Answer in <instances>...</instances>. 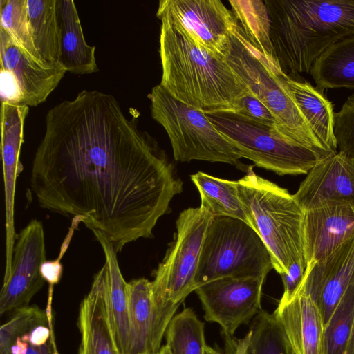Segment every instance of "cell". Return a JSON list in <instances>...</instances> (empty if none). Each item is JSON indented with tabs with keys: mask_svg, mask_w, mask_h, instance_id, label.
Here are the masks:
<instances>
[{
	"mask_svg": "<svg viewBox=\"0 0 354 354\" xmlns=\"http://www.w3.org/2000/svg\"><path fill=\"white\" fill-rule=\"evenodd\" d=\"M53 294H48L46 309L36 305L26 306L12 312L0 328V354H11V348L17 337L33 327L53 321Z\"/></svg>",
	"mask_w": 354,
	"mask_h": 354,
	"instance_id": "obj_31",
	"label": "cell"
},
{
	"mask_svg": "<svg viewBox=\"0 0 354 354\" xmlns=\"http://www.w3.org/2000/svg\"><path fill=\"white\" fill-rule=\"evenodd\" d=\"M1 68L15 78L21 95V105L37 106L57 87L66 71L59 64L41 62L17 45L0 28Z\"/></svg>",
	"mask_w": 354,
	"mask_h": 354,
	"instance_id": "obj_15",
	"label": "cell"
},
{
	"mask_svg": "<svg viewBox=\"0 0 354 354\" xmlns=\"http://www.w3.org/2000/svg\"><path fill=\"white\" fill-rule=\"evenodd\" d=\"M272 268L266 245L250 225L229 216L211 217L195 276L196 289L225 277L265 280Z\"/></svg>",
	"mask_w": 354,
	"mask_h": 354,
	"instance_id": "obj_6",
	"label": "cell"
},
{
	"mask_svg": "<svg viewBox=\"0 0 354 354\" xmlns=\"http://www.w3.org/2000/svg\"><path fill=\"white\" fill-rule=\"evenodd\" d=\"M353 283L354 234L329 254L307 266L297 291L308 294L317 304L325 326Z\"/></svg>",
	"mask_w": 354,
	"mask_h": 354,
	"instance_id": "obj_13",
	"label": "cell"
},
{
	"mask_svg": "<svg viewBox=\"0 0 354 354\" xmlns=\"http://www.w3.org/2000/svg\"><path fill=\"white\" fill-rule=\"evenodd\" d=\"M334 134L339 152L354 162V95L334 115Z\"/></svg>",
	"mask_w": 354,
	"mask_h": 354,
	"instance_id": "obj_33",
	"label": "cell"
},
{
	"mask_svg": "<svg viewBox=\"0 0 354 354\" xmlns=\"http://www.w3.org/2000/svg\"><path fill=\"white\" fill-rule=\"evenodd\" d=\"M55 14L58 35L57 62L75 74L97 71L95 46L86 44L77 8L72 0H56Z\"/></svg>",
	"mask_w": 354,
	"mask_h": 354,
	"instance_id": "obj_20",
	"label": "cell"
},
{
	"mask_svg": "<svg viewBox=\"0 0 354 354\" xmlns=\"http://www.w3.org/2000/svg\"><path fill=\"white\" fill-rule=\"evenodd\" d=\"M346 354H354V321L353 325L352 333L348 342Z\"/></svg>",
	"mask_w": 354,
	"mask_h": 354,
	"instance_id": "obj_37",
	"label": "cell"
},
{
	"mask_svg": "<svg viewBox=\"0 0 354 354\" xmlns=\"http://www.w3.org/2000/svg\"><path fill=\"white\" fill-rule=\"evenodd\" d=\"M273 313L295 354H325L322 314L310 295L296 291L289 300L279 301Z\"/></svg>",
	"mask_w": 354,
	"mask_h": 354,
	"instance_id": "obj_17",
	"label": "cell"
},
{
	"mask_svg": "<svg viewBox=\"0 0 354 354\" xmlns=\"http://www.w3.org/2000/svg\"><path fill=\"white\" fill-rule=\"evenodd\" d=\"M148 97L151 116L166 131L176 161L224 162L247 172L250 166L240 162L239 151L203 111L177 100L159 84Z\"/></svg>",
	"mask_w": 354,
	"mask_h": 354,
	"instance_id": "obj_7",
	"label": "cell"
},
{
	"mask_svg": "<svg viewBox=\"0 0 354 354\" xmlns=\"http://www.w3.org/2000/svg\"><path fill=\"white\" fill-rule=\"evenodd\" d=\"M161 22L159 85L205 113L234 112L249 88L225 57L200 48L167 21Z\"/></svg>",
	"mask_w": 354,
	"mask_h": 354,
	"instance_id": "obj_2",
	"label": "cell"
},
{
	"mask_svg": "<svg viewBox=\"0 0 354 354\" xmlns=\"http://www.w3.org/2000/svg\"><path fill=\"white\" fill-rule=\"evenodd\" d=\"M248 169L237 180V190L249 225L266 245L280 276L296 265L306 268L305 212L293 195Z\"/></svg>",
	"mask_w": 354,
	"mask_h": 354,
	"instance_id": "obj_4",
	"label": "cell"
},
{
	"mask_svg": "<svg viewBox=\"0 0 354 354\" xmlns=\"http://www.w3.org/2000/svg\"><path fill=\"white\" fill-rule=\"evenodd\" d=\"M201 196V207L212 216H229L249 225L239 197L237 181L216 178L198 171L190 176Z\"/></svg>",
	"mask_w": 354,
	"mask_h": 354,
	"instance_id": "obj_27",
	"label": "cell"
},
{
	"mask_svg": "<svg viewBox=\"0 0 354 354\" xmlns=\"http://www.w3.org/2000/svg\"><path fill=\"white\" fill-rule=\"evenodd\" d=\"M270 39L286 74L309 73L333 44L354 36V0H264Z\"/></svg>",
	"mask_w": 354,
	"mask_h": 354,
	"instance_id": "obj_3",
	"label": "cell"
},
{
	"mask_svg": "<svg viewBox=\"0 0 354 354\" xmlns=\"http://www.w3.org/2000/svg\"><path fill=\"white\" fill-rule=\"evenodd\" d=\"M354 321V283L346 290L324 326L325 354H346Z\"/></svg>",
	"mask_w": 354,
	"mask_h": 354,
	"instance_id": "obj_30",
	"label": "cell"
},
{
	"mask_svg": "<svg viewBox=\"0 0 354 354\" xmlns=\"http://www.w3.org/2000/svg\"><path fill=\"white\" fill-rule=\"evenodd\" d=\"M283 81L314 134L326 148L337 152L332 102L306 81L299 82L288 75H284Z\"/></svg>",
	"mask_w": 354,
	"mask_h": 354,
	"instance_id": "obj_23",
	"label": "cell"
},
{
	"mask_svg": "<svg viewBox=\"0 0 354 354\" xmlns=\"http://www.w3.org/2000/svg\"><path fill=\"white\" fill-rule=\"evenodd\" d=\"M156 15L200 48L224 57L237 25L232 10L220 0H161Z\"/></svg>",
	"mask_w": 354,
	"mask_h": 354,
	"instance_id": "obj_10",
	"label": "cell"
},
{
	"mask_svg": "<svg viewBox=\"0 0 354 354\" xmlns=\"http://www.w3.org/2000/svg\"><path fill=\"white\" fill-rule=\"evenodd\" d=\"M292 195L304 212L354 205V162L336 152L314 166Z\"/></svg>",
	"mask_w": 354,
	"mask_h": 354,
	"instance_id": "obj_14",
	"label": "cell"
},
{
	"mask_svg": "<svg viewBox=\"0 0 354 354\" xmlns=\"http://www.w3.org/2000/svg\"><path fill=\"white\" fill-rule=\"evenodd\" d=\"M101 245L109 267L106 309L118 354H127L130 335L128 283L120 271L113 243L100 230H91Z\"/></svg>",
	"mask_w": 354,
	"mask_h": 354,
	"instance_id": "obj_21",
	"label": "cell"
},
{
	"mask_svg": "<svg viewBox=\"0 0 354 354\" xmlns=\"http://www.w3.org/2000/svg\"><path fill=\"white\" fill-rule=\"evenodd\" d=\"M28 106L1 102V149L6 207V257L13 254L17 234L15 231L14 207L17 178L23 170L19 156L24 141V125Z\"/></svg>",
	"mask_w": 354,
	"mask_h": 354,
	"instance_id": "obj_16",
	"label": "cell"
},
{
	"mask_svg": "<svg viewBox=\"0 0 354 354\" xmlns=\"http://www.w3.org/2000/svg\"><path fill=\"white\" fill-rule=\"evenodd\" d=\"M204 354H221V353H219L218 351L215 350L214 348L207 345L205 348Z\"/></svg>",
	"mask_w": 354,
	"mask_h": 354,
	"instance_id": "obj_39",
	"label": "cell"
},
{
	"mask_svg": "<svg viewBox=\"0 0 354 354\" xmlns=\"http://www.w3.org/2000/svg\"><path fill=\"white\" fill-rule=\"evenodd\" d=\"M309 73L322 91L354 88V36L327 48L315 59Z\"/></svg>",
	"mask_w": 354,
	"mask_h": 354,
	"instance_id": "obj_26",
	"label": "cell"
},
{
	"mask_svg": "<svg viewBox=\"0 0 354 354\" xmlns=\"http://www.w3.org/2000/svg\"><path fill=\"white\" fill-rule=\"evenodd\" d=\"M225 340L226 354H295L275 315L263 310L243 338Z\"/></svg>",
	"mask_w": 354,
	"mask_h": 354,
	"instance_id": "obj_25",
	"label": "cell"
},
{
	"mask_svg": "<svg viewBox=\"0 0 354 354\" xmlns=\"http://www.w3.org/2000/svg\"><path fill=\"white\" fill-rule=\"evenodd\" d=\"M130 335L127 354H155V309L152 283L139 278L128 283Z\"/></svg>",
	"mask_w": 354,
	"mask_h": 354,
	"instance_id": "obj_22",
	"label": "cell"
},
{
	"mask_svg": "<svg viewBox=\"0 0 354 354\" xmlns=\"http://www.w3.org/2000/svg\"><path fill=\"white\" fill-rule=\"evenodd\" d=\"M10 273L3 281L0 292V315L28 306L46 281L41 266L46 261L42 223L32 219L17 234Z\"/></svg>",
	"mask_w": 354,
	"mask_h": 354,
	"instance_id": "obj_12",
	"label": "cell"
},
{
	"mask_svg": "<svg viewBox=\"0 0 354 354\" xmlns=\"http://www.w3.org/2000/svg\"><path fill=\"white\" fill-rule=\"evenodd\" d=\"M264 279L225 277L198 287L194 291L204 310L206 321L218 324L225 337L261 310Z\"/></svg>",
	"mask_w": 354,
	"mask_h": 354,
	"instance_id": "obj_11",
	"label": "cell"
},
{
	"mask_svg": "<svg viewBox=\"0 0 354 354\" xmlns=\"http://www.w3.org/2000/svg\"><path fill=\"white\" fill-rule=\"evenodd\" d=\"M234 113L250 121L276 129V120L268 108L250 90L240 99Z\"/></svg>",
	"mask_w": 354,
	"mask_h": 354,
	"instance_id": "obj_34",
	"label": "cell"
},
{
	"mask_svg": "<svg viewBox=\"0 0 354 354\" xmlns=\"http://www.w3.org/2000/svg\"><path fill=\"white\" fill-rule=\"evenodd\" d=\"M212 215L201 207L181 212L176 221L173 243L154 272L152 293L155 309L154 347L160 349L177 308L194 291L195 276L203 239Z\"/></svg>",
	"mask_w": 354,
	"mask_h": 354,
	"instance_id": "obj_5",
	"label": "cell"
},
{
	"mask_svg": "<svg viewBox=\"0 0 354 354\" xmlns=\"http://www.w3.org/2000/svg\"><path fill=\"white\" fill-rule=\"evenodd\" d=\"M155 354H171L169 347L165 344L160 348L158 351Z\"/></svg>",
	"mask_w": 354,
	"mask_h": 354,
	"instance_id": "obj_38",
	"label": "cell"
},
{
	"mask_svg": "<svg viewBox=\"0 0 354 354\" xmlns=\"http://www.w3.org/2000/svg\"><path fill=\"white\" fill-rule=\"evenodd\" d=\"M11 354H59L57 350L55 335L40 343H31L21 337L17 338L11 348Z\"/></svg>",
	"mask_w": 354,
	"mask_h": 354,
	"instance_id": "obj_36",
	"label": "cell"
},
{
	"mask_svg": "<svg viewBox=\"0 0 354 354\" xmlns=\"http://www.w3.org/2000/svg\"><path fill=\"white\" fill-rule=\"evenodd\" d=\"M30 187L41 208L80 218L120 252L153 237L183 182L156 139L113 95L84 90L47 113Z\"/></svg>",
	"mask_w": 354,
	"mask_h": 354,
	"instance_id": "obj_1",
	"label": "cell"
},
{
	"mask_svg": "<svg viewBox=\"0 0 354 354\" xmlns=\"http://www.w3.org/2000/svg\"><path fill=\"white\" fill-rule=\"evenodd\" d=\"M165 335L171 354H204V324L191 308L185 307L173 317Z\"/></svg>",
	"mask_w": 354,
	"mask_h": 354,
	"instance_id": "obj_29",
	"label": "cell"
},
{
	"mask_svg": "<svg viewBox=\"0 0 354 354\" xmlns=\"http://www.w3.org/2000/svg\"><path fill=\"white\" fill-rule=\"evenodd\" d=\"M237 25L248 44L264 58L272 71L286 74L281 69L270 39V19L261 0H230Z\"/></svg>",
	"mask_w": 354,
	"mask_h": 354,
	"instance_id": "obj_24",
	"label": "cell"
},
{
	"mask_svg": "<svg viewBox=\"0 0 354 354\" xmlns=\"http://www.w3.org/2000/svg\"><path fill=\"white\" fill-rule=\"evenodd\" d=\"M306 267L321 260L354 234V205L305 212Z\"/></svg>",
	"mask_w": 354,
	"mask_h": 354,
	"instance_id": "obj_19",
	"label": "cell"
},
{
	"mask_svg": "<svg viewBox=\"0 0 354 354\" xmlns=\"http://www.w3.org/2000/svg\"><path fill=\"white\" fill-rule=\"evenodd\" d=\"M80 223L82 220L79 217H74L72 219L71 227L61 245L58 257L55 260L44 261L41 266V276L49 286H54L62 278L63 266L61 260L68 248L75 230Z\"/></svg>",
	"mask_w": 354,
	"mask_h": 354,
	"instance_id": "obj_35",
	"label": "cell"
},
{
	"mask_svg": "<svg viewBox=\"0 0 354 354\" xmlns=\"http://www.w3.org/2000/svg\"><path fill=\"white\" fill-rule=\"evenodd\" d=\"M56 0H26V11L31 37L45 64L58 63V35L55 14Z\"/></svg>",
	"mask_w": 354,
	"mask_h": 354,
	"instance_id": "obj_28",
	"label": "cell"
},
{
	"mask_svg": "<svg viewBox=\"0 0 354 354\" xmlns=\"http://www.w3.org/2000/svg\"><path fill=\"white\" fill-rule=\"evenodd\" d=\"M0 28L7 32L18 46L37 60L44 63L37 53L31 37L26 11V0H1Z\"/></svg>",
	"mask_w": 354,
	"mask_h": 354,
	"instance_id": "obj_32",
	"label": "cell"
},
{
	"mask_svg": "<svg viewBox=\"0 0 354 354\" xmlns=\"http://www.w3.org/2000/svg\"><path fill=\"white\" fill-rule=\"evenodd\" d=\"M109 267L105 261L94 275L91 289L80 305L78 354H118L106 309Z\"/></svg>",
	"mask_w": 354,
	"mask_h": 354,
	"instance_id": "obj_18",
	"label": "cell"
},
{
	"mask_svg": "<svg viewBox=\"0 0 354 354\" xmlns=\"http://www.w3.org/2000/svg\"><path fill=\"white\" fill-rule=\"evenodd\" d=\"M239 151L241 158L278 175L307 174L328 158L281 133L232 112L205 113Z\"/></svg>",
	"mask_w": 354,
	"mask_h": 354,
	"instance_id": "obj_9",
	"label": "cell"
},
{
	"mask_svg": "<svg viewBox=\"0 0 354 354\" xmlns=\"http://www.w3.org/2000/svg\"><path fill=\"white\" fill-rule=\"evenodd\" d=\"M225 58L272 113L277 130L326 157L336 153L326 148L313 132L284 83L286 74L278 75L267 68L266 61L248 44L238 25Z\"/></svg>",
	"mask_w": 354,
	"mask_h": 354,
	"instance_id": "obj_8",
	"label": "cell"
}]
</instances>
